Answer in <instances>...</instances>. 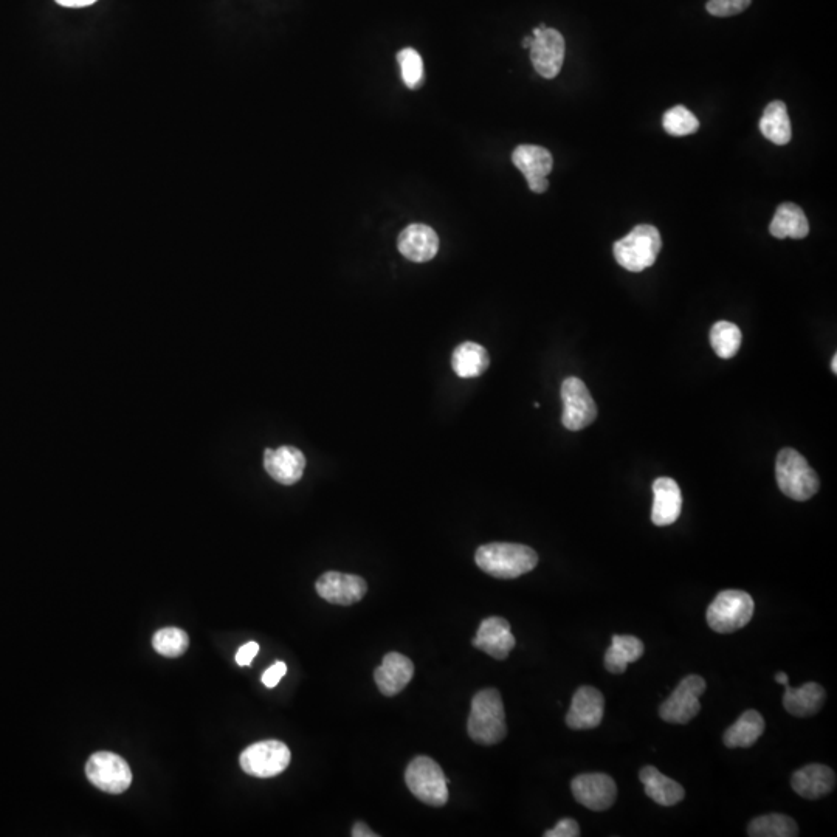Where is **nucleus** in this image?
I'll use <instances>...</instances> for the list:
<instances>
[{
    "instance_id": "nucleus-1",
    "label": "nucleus",
    "mask_w": 837,
    "mask_h": 837,
    "mask_svg": "<svg viewBox=\"0 0 837 837\" xmlns=\"http://www.w3.org/2000/svg\"><path fill=\"white\" fill-rule=\"evenodd\" d=\"M475 562L481 571L495 579H518L538 565L534 549L517 543H489L479 546Z\"/></svg>"
},
{
    "instance_id": "nucleus-2",
    "label": "nucleus",
    "mask_w": 837,
    "mask_h": 837,
    "mask_svg": "<svg viewBox=\"0 0 837 837\" xmlns=\"http://www.w3.org/2000/svg\"><path fill=\"white\" fill-rule=\"evenodd\" d=\"M467 732L475 743L493 746L507 735L503 698L496 689H484L472 700Z\"/></svg>"
},
{
    "instance_id": "nucleus-3",
    "label": "nucleus",
    "mask_w": 837,
    "mask_h": 837,
    "mask_svg": "<svg viewBox=\"0 0 837 837\" xmlns=\"http://www.w3.org/2000/svg\"><path fill=\"white\" fill-rule=\"evenodd\" d=\"M662 239L653 225H638L614 244L613 252L617 264L628 272H644L655 264L661 252Z\"/></svg>"
},
{
    "instance_id": "nucleus-4",
    "label": "nucleus",
    "mask_w": 837,
    "mask_h": 837,
    "mask_svg": "<svg viewBox=\"0 0 837 837\" xmlns=\"http://www.w3.org/2000/svg\"><path fill=\"white\" fill-rule=\"evenodd\" d=\"M775 476L779 489L791 500L808 501L819 492V476L794 448H785L779 453Z\"/></svg>"
},
{
    "instance_id": "nucleus-5",
    "label": "nucleus",
    "mask_w": 837,
    "mask_h": 837,
    "mask_svg": "<svg viewBox=\"0 0 837 837\" xmlns=\"http://www.w3.org/2000/svg\"><path fill=\"white\" fill-rule=\"evenodd\" d=\"M754 610V599L748 593L727 589L721 591L707 608V624L717 633H735L751 622Z\"/></svg>"
},
{
    "instance_id": "nucleus-6",
    "label": "nucleus",
    "mask_w": 837,
    "mask_h": 837,
    "mask_svg": "<svg viewBox=\"0 0 837 837\" xmlns=\"http://www.w3.org/2000/svg\"><path fill=\"white\" fill-rule=\"evenodd\" d=\"M405 782L416 799L430 806H444L448 802V779L438 763L419 755L408 765Z\"/></svg>"
},
{
    "instance_id": "nucleus-7",
    "label": "nucleus",
    "mask_w": 837,
    "mask_h": 837,
    "mask_svg": "<svg viewBox=\"0 0 837 837\" xmlns=\"http://www.w3.org/2000/svg\"><path fill=\"white\" fill-rule=\"evenodd\" d=\"M290 760V749L287 748V744L278 740L250 744L239 757L242 771L258 779H270L283 774L290 765Z\"/></svg>"
},
{
    "instance_id": "nucleus-8",
    "label": "nucleus",
    "mask_w": 837,
    "mask_h": 837,
    "mask_svg": "<svg viewBox=\"0 0 837 837\" xmlns=\"http://www.w3.org/2000/svg\"><path fill=\"white\" fill-rule=\"evenodd\" d=\"M89 782L109 794H121L131 786L132 771L128 762L112 752H97L87 760Z\"/></svg>"
},
{
    "instance_id": "nucleus-9",
    "label": "nucleus",
    "mask_w": 837,
    "mask_h": 837,
    "mask_svg": "<svg viewBox=\"0 0 837 837\" xmlns=\"http://www.w3.org/2000/svg\"><path fill=\"white\" fill-rule=\"evenodd\" d=\"M706 681L700 675H689L679 682L669 700L659 707L662 720L672 724H687L700 713L701 695L706 692Z\"/></svg>"
},
{
    "instance_id": "nucleus-10",
    "label": "nucleus",
    "mask_w": 837,
    "mask_h": 837,
    "mask_svg": "<svg viewBox=\"0 0 837 837\" xmlns=\"http://www.w3.org/2000/svg\"><path fill=\"white\" fill-rule=\"evenodd\" d=\"M529 49H531L532 64L538 75L546 80H554L562 70L563 61H565L566 44L562 33L541 24L532 31Z\"/></svg>"
},
{
    "instance_id": "nucleus-11",
    "label": "nucleus",
    "mask_w": 837,
    "mask_h": 837,
    "mask_svg": "<svg viewBox=\"0 0 837 837\" xmlns=\"http://www.w3.org/2000/svg\"><path fill=\"white\" fill-rule=\"evenodd\" d=\"M562 402V422L569 431L583 430L596 421V402L589 393L588 386L577 377H568L563 382Z\"/></svg>"
},
{
    "instance_id": "nucleus-12",
    "label": "nucleus",
    "mask_w": 837,
    "mask_h": 837,
    "mask_svg": "<svg viewBox=\"0 0 837 837\" xmlns=\"http://www.w3.org/2000/svg\"><path fill=\"white\" fill-rule=\"evenodd\" d=\"M572 794L588 810H610L616 802L617 786L610 775L602 772L577 775L571 782Z\"/></svg>"
},
{
    "instance_id": "nucleus-13",
    "label": "nucleus",
    "mask_w": 837,
    "mask_h": 837,
    "mask_svg": "<svg viewBox=\"0 0 837 837\" xmlns=\"http://www.w3.org/2000/svg\"><path fill=\"white\" fill-rule=\"evenodd\" d=\"M512 162L526 177L532 193H546L549 188L546 177L554 168V160L548 149L537 145H520L512 154Z\"/></svg>"
},
{
    "instance_id": "nucleus-14",
    "label": "nucleus",
    "mask_w": 837,
    "mask_h": 837,
    "mask_svg": "<svg viewBox=\"0 0 837 837\" xmlns=\"http://www.w3.org/2000/svg\"><path fill=\"white\" fill-rule=\"evenodd\" d=\"M318 596L332 605L349 607L360 602L368 591L366 580L354 574H343V572L329 571L315 583Z\"/></svg>"
},
{
    "instance_id": "nucleus-15",
    "label": "nucleus",
    "mask_w": 837,
    "mask_h": 837,
    "mask_svg": "<svg viewBox=\"0 0 837 837\" xmlns=\"http://www.w3.org/2000/svg\"><path fill=\"white\" fill-rule=\"evenodd\" d=\"M605 698L596 687L583 686L574 693L571 707L566 715V724L572 731L596 729L603 720Z\"/></svg>"
},
{
    "instance_id": "nucleus-16",
    "label": "nucleus",
    "mask_w": 837,
    "mask_h": 837,
    "mask_svg": "<svg viewBox=\"0 0 837 837\" xmlns=\"http://www.w3.org/2000/svg\"><path fill=\"white\" fill-rule=\"evenodd\" d=\"M473 647L484 651L493 659L504 661L514 650L517 641L510 631V624L503 617H487L479 625L478 633L472 641Z\"/></svg>"
},
{
    "instance_id": "nucleus-17",
    "label": "nucleus",
    "mask_w": 837,
    "mask_h": 837,
    "mask_svg": "<svg viewBox=\"0 0 837 837\" xmlns=\"http://www.w3.org/2000/svg\"><path fill=\"white\" fill-rule=\"evenodd\" d=\"M264 469L276 483L292 486L303 478L306 458L301 450L292 445H283L276 450L267 448L264 452Z\"/></svg>"
},
{
    "instance_id": "nucleus-18",
    "label": "nucleus",
    "mask_w": 837,
    "mask_h": 837,
    "mask_svg": "<svg viewBox=\"0 0 837 837\" xmlns=\"http://www.w3.org/2000/svg\"><path fill=\"white\" fill-rule=\"evenodd\" d=\"M414 676V664L407 656L400 653H388L382 665L374 672L377 687L382 695L396 696L410 684Z\"/></svg>"
},
{
    "instance_id": "nucleus-19",
    "label": "nucleus",
    "mask_w": 837,
    "mask_h": 837,
    "mask_svg": "<svg viewBox=\"0 0 837 837\" xmlns=\"http://www.w3.org/2000/svg\"><path fill=\"white\" fill-rule=\"evenodd\" d=\"M397 248L410 261L427 262L438 255L439 238L428 225L413 224L400 233Z\"/></svg>"
},
{
    "instance_id": "nucleus-20",
    "label": "nucleus",
    "mask_w": 837,
    "mask_h": 837,
    "mask_svg": "<svg viewBox=\"0 0 837 837\" xmlns=\"http://www.w3.org/2000/svg\"><path fill=\"white\" fill-rule=\"evenodd\" d=\"M791 786L803 799H820L836 788V774L825 765L803 766L794 772Z\"/></svg>"
},
{
    "instance_id": "nucleus-21",
    "label": "nucleus",
    "mask_w": 837,
    "mask_h": 837,
    "mask_svg": "<svg viewBox=\"0 0 837 837\" xmlns=\"http://www.w3.org/2000/svg\"><path fill=\"white\" fill-rule=\"evenodd\" d=\"M653 510L651 521L656 526H670L678 520L682 510V493L672 478H658L653 484Z\"/></svg>"
},
{
    "instance_id": "nucleus-22",
    "label": "nucleus",
    "mask_w": 837,
    "mask_h": 837,
    "mask_svg": "<svg viewBox=\"0 0 837 837\" xmlns=\"http://www.w3.org/2000/svg\"><path fill=\"white\" fill-rule=\"evenodd\" d=\"M783 706L793 717H813L824 706L827 693L817 682H806L802 687H789L786 684Z\"/></svg>"
},
{
    "instance_id": "nucleus-23",
    "label": "nucleus",
    "mask_w": 837,
    "mask_h": 837,
    "mask_svg": "<svg viewBox=\"0 0 837 837\" xmlns=\"http://www.w3.org/2000/svg\"><path fill=\"white\" fill-rule=\"evenodd\" d=\"M639 777H641L642 785H644L645 794L658 805L673 806L682 802L686 797L684 788L676 780L662 774L655 766L642 768Z\"/></svg>"
},
{
    "instance_id": "nucleus-24",
    "label": "nucleus",
    "mask_w": 837,
    "mask_h": 837,
    "mask_svg": "<svg viewBox=\"0 0 837 837\" xmlns=\"http://www.w3.org/2000/svg\"><path fill=\"white\" fill-rule=\"evenodd\" d=\"M489 365V352L484 346L473 341H465L453 351V371L461 379H476L483 376Z\"/></svg>"
},
{
    "instance_id": "nucleus-25",
    "label": "nucleus",
    "mask_w": 837,
    "mask_h": 837,
    "mask_svg": "<svg viewBox=\"0 0 837 837\" xmlns=\"http://www.w3.org/2000/svg\"><path fill=\"white\" fill-rule=\"evenodd\" d=\"M765 732V720L757 710L746 712L724 732L723 741L727 748H751Z\"/></svg>"
},
{
    "instance_id": "nucleus-26",
    "label": "nucleus",
    "mask_w": 837,
    "mask_h": 837,
    "mask_svg": "<svg viewBox=\"0 0 837 837\" xmlns=\"http://www.w3.org/2000/svg\"><path fill=\"white\" fill-rule=\"evenodd\" d=\"M769 231L777 239H803L810 235V224L799 205L782 204L775 211Z\"/></svg>"
},
{
    "instance_id": "nucleus-27",
    "label": "nucleus",
    "mask_w": 837,
    "mask_h": 837,
    "mask_svg": "<svg viewBox=\"0 0 837 837\" xmlns=\"http://www.w3.org/2000/svg\"><path fill=\"white\" fill-rule=\"evenodd\" d=\"M644 651L645 647L641 639L636 636L616 634L613 636L611 647L605 653V667L613 675H622L627 670L628 664L642 658Z\"/></svg>"
},
{
    "instance_id": "nucleus-28",
    "label": "nucleus",
    "mask_w": 837,
    "mask_h": 837,
    "mask_svg": "<svg viewBox=\"0 0 837 837\" xmlns=\"http://www.w3.org/2000/svg\"><path fill=\"white\" fill-rule=\"evenodd\" d=\"M760 131L774 145L785 146L791 142L793 128H791L788 109L783 101H772L766 106L760 120Z\"/></svg>"
},
{
    "instance_id": "nucleus-29",
    "label": "nucleus",
    "mask_w": 837,
    "mask_h": 837,
    "mask_svg": "<svg viewBox=\"0 0 837 837\" xmlns=\"http://www.w3.org/2000/svg\"><path fill=\"white\" fill-rule=\"evenodd\" d=\"M748 834L751 837H796L799 836V827L791 817L772 813L752 820Z\"/></svg>"
},
{
    "instance_id": "nucleus-30",
    "label": "nucleus",
    "mask_w": 837,
    "mask_h": 837,
    "mask_svg": "<svg viewBox=\"0 0 837 837\" xmlns=\"http://www.w3.org/2000/svg\"><path fill=\"white\" fill-rule=\"evenodd\" d=\"M710 345L720 359H732L740 351V328L729 321H718L710 329Z\"/></svg>"
},
{
    "instance_id": "nucleus-31",
    "label": "nucleus",
    "mask_w": 837,
    "mask_h": 837,
    "mask_svg": "<svg viewBox=\"0 0 837 837\" xmlns=\"http://www.w3.org/2000/svg\"><path fill=\"white\" fill-rule=\"evenodd\" d=\"M152 645L154 650L165 658H179L188 650L190 638L180 628L168 627L154 634Z\"/></svg>"
},
{
    "instance_id": "nucleus-32",
    "label": "nucleus",
    "mask_w": 837,
    "mask_h": 837,
    "mask_svg": "<svg viewBox=\"0 0 837 837\" xmlns=\"http://www.w3.org/2000/svg\"><path fill=\"white\" fill-rule=\"evenodd\" d=\"M662 126L667 134L673 137H684V135L695 134L700 128V121L687 107L675 106L665 112Z\"/></svg>"
},
{
    "instance_id": "nucleus-33",
    "label": "nucleus",
    "mask_w": 837,
    "mask_h": 837,
    "mask_svg": "<svg viewBox=\"0 0 837 837\" xmlns=\"http://www.w3.org/2000/svg\"><path fill=\"white\" fill-rule=\"evenodd\" d=\"M397 62H399L405 86L410 89H417L421 86L422 78H424V62L421 55L414 49H403L397 53Z\"/></svg>"
},
{
    "instance_id": "nucleus-34",
    "label": "nucleus",
    "mask_w": 837,
    "mask_h": 837,
    "mask_svg": "<svg viewBox=\"0 0 837 837\" xmlns=\"http://www.w3.org/2000/svg\"><path fill=\"white\" fill-rule=\"evenodd\" d=\"M752 0H709L706 10L717 18H731L748 10Z\"/></svg>"
},
{
    "instance_id": "nucleus-35",
    "label": "nucleus",
    "mask_w": 837,
    "mask_h": 837,
    "mask_svg": "<svg viewBox=\"0 0 837 837\" xmlns=\"http://www.w3.org/2000/svg\"><path fill=\"white\" fill-rule=\"evenodd\" d=\"M580 836V827L577 824L576 820L566 819L560 820L557 825H555L552 830H548L545 833V837H579Z\"/></svg>"
},
{
    "instance_id": "nucleus-36",
    "label": "nucleus",
    "mask_w": 837,
    "mask_h": 837,
    "mask_svg": "<svg viewBox=\"0 0 837 837\" xmlns=\"http://www.w3.org/2000/svg\"><path fill=\"white\" fill-rule=\"evenodd\" d=\"M287 673V665L284 662L278 661L267 669L262 675V682H264V686L269 687V689H273V687L278 686V682L281 681L284 675Z\"/></svg>"
},
{
    "instance_id": "nucleus-37",
    "label": "nucleus",
    "mask_w": 837,
    "mask_h": 837,
    "mask_svg": "<svg viewBox=\"0 0 837 837\" xmlns=\"http://www.w3.org/2000/svg\"><path fill=\"white\" fill-rule=\"evenodd\" d=\"M258 651L259 645L256 642H248V644L242 645L239 648L238 653H236V662L241 667H247V665L252 664L255 656L258 655Z\"/></svg>"
},
{
    "instance_id": "nucleus-38",
    "label": "nucleus",
    "mask_w": 837,
    "mask_h": 837,
    "mask_svg": "<svg viewBox=\"0 0 837 837\" xmlns=\"http://www.w3.org/2000/svg\"><path fill=\"white\" fill-rule=\"evenodd\" d=\"M352 836L354 837H377L379 834L374 833L368 825L363 824V822H355L354 827H352Z\"/></svg>"
},
{
    "instance_id": "nucleus-39",
    "label": "nucleus",
    "mask_w": 837,
    "mask_h": 837,
    "mask_svg": "<svg viewBox=\"0 0 837 837\" xmlns=\"http://www.w3.org/2000/svg\"><path fill=\"white\" fill-rule=\"evenodd\" d=\"M97 0H56V4L66 8H84L93 5Z\"/></svg>"
},
{
    "instance_id": "nucleus-40",
    "label": "nucleus",
    "mask_w": 837,
    "mask_h": 837,
    "mask_svg": "<svg viewBox=\"0 0 837 837\" xmlns=\"http://www.w3.org/2000/svg\"><path fill=\"white\" fill-rule=\"evenodd\" d=\"M775 681L777 684H782V686H786L788 684V675L785 672H779L775 675Z\"/></svg>"
},
{
    "instance_id": "nucleus-41",
    "label": "nucleus",
    "mask_w": 837,
    "mask_h": 837,
    "mask_svg": "<svg viewBox=\"0 0 837 837\" xmlns=\"http://www.w3.org/2000/svg\"><path fill=\"white\" fill-rule=\"evenodd\" d=\"M831 371H833V374H837V354H834L833 362H831Z\"/></svg>"
},
{
    "instance_id": "nucleus-42",
    "label": "nucleus",
    "mask_w": 837,
    "mask_h": 837,
    "mask_svg": "<svg viewBox=\"0 0 837 837\" xmlns=\"http://www.w3.org/2000/svg\"><path fill=\"white\" fill-rule=\"evenodd\" d=\"M531 42H532V36H527V38H524V41H523L524 49H529V47H531Z\"/></svg>"
}]
</instances>
